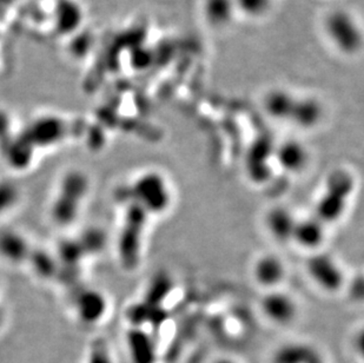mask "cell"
<instances>
[{
	"label": "cell",
	"instance_id": "obj_1",
	"mask_svg": "<svg viewBox=\"0 0 364 363\" xmlns=\"http://www.w3.org/2000/svg\"><path fill=\"white\" fill-rule=\"evenodd\" d=\"M354 190L355 181L351 172L342 169L331 172L326 179L322 196L316 203V218L326 225L337 222L343 216Z\"/></svg>",
	"mask_w": 364,
	"mask_h": 363
},
{
	"label": "cell",
	"instance_id": "obj_2",
	"mask_svg": "<svg viewBox=\"0 0 364 363\" xmlns=\"http://www.w3.org/2000/svg\"><path fill=\"white\" fill-rule=\"evenodd\" d=\"M131 203L151 215L164 213L171 206L172 196L168 182L161 172H147L131 185Z\"/></svg>",
	"mask_w": 364,
	"mask_h": 363
},
{
	"label": "cell",
	"instance_id": "obj_3",
	"mask_svg": "<svg viewBox=\"0 0 364 363\" xmlns=\"http://www.w3.org/2000/svg\"><path fill=\"white\" fill-rule=\"evenodd\" d=\"M147 218L149 215L142 208L136 206L135 203H130L118 247L123 266L126 267L127 269L135 268L140 261V249Z\"/></svg>",
	"mask_w": 364,
	"mask_h": 363
},
{
	"label": "cell",
	"instance_id": "obj_4",
	"mask_svg": "<svg viewBox=\"0 0 364 363\" xmlns=\"http://www.w3.org/2000/svg\"><path fill=\"white\" fill-rule=\"evenodd\" d=\"M305 269L312 282L326 293H339L346 284V276L340 264L324 252L312 254L307 259Z\"/></svg>",
	"mask_w": 364,
	"mask_h": 363
},
{
	"label": "cell",
	"instance_id": "obj_5",
	"mask_svg": "<svg viewBox=\"0 0 364 363\" xmlns=\"http://www.w3.org/2000/svg\"><path fill=\"white\" fill-rule=\"evenodd\" d=\"M86 188H88V182L84 176L79 174H74L65 181L62 186V192H64V195L62 194L53 209L57 222L63 224L71 222V218L74 220L81 203L78 201L83 199Z\"/></svg>",
	"mask_w": 364,
	"mask_h": 363
},
{
	"label": "cell",
	"instance_id": "obj_6",
	"mask_svg": "<svg viewBox=\"0 0 364 363\" xmlns=\"http://www.w3.org/2000/svg\"><path fill=\"white\" fill-rule=\"evenodd\" d=\"M266 318L278 325H287L297 318L298 306L294 297L280 290H270L261 301Z\"/></svg>",
	"mask_w": 364,
	"mask_h": 363
},
{
	"label": "cell",
	"instance_id": "obj_7",
	"mask_svg": "<svg viewBox=\"0 0 364 363\" xmlns=\"http://www.w3.org/2000/svg\"><path fill=\"white\" fill-rule=\"evenodd\" d=\"M287 269L278 256L266 254L257 259L252 267V276L257 284L266 289H277L285 279Z\"/></svg>",
	"mask_w": 364,
	"mask_h": 363
},
{
	"label": "cell",
	"instance_id": "obj_8",
	"mask_svg": "<svg viewBox=\"0 0 364 363\" xmlns=\"http://www.w3.org/2000/svg\"><path fill=\"white\" fill-rule=\"evenodd\" d=\"M326 224L315 216L297 220L291 241L307 250H316L326 240Z\"/></svg>",
	"mask_w": 364,
	"mask_h": 363
},
{
	"label": "cell",
	"instance_id": "obj_9",
	"mask_svg": "<svg viewBox=\"0 0 364 363\" xmlns=\"http://www.w3.org/2000/svg\"><path fill=\"white\" fill-rule=\"evenodd\" d=\"M273 157L284 172L298 174L308 165V149L297 140H287L275 149Z\"/></svg>",
	"mask_w": 364,
	"mask_h": 363
},
{
	"label": "cell",
	"instance_id": "obj_10",
	"mask_svg": "<svg viewBox=\"0 0 364 363\" xmlns=\"http://www.w3.org/2000/svg\"><path fill=\"white\" fill-rule=\"evenodd\" d=\"M264 222H266V229L273 238L280 243H284V242L291 241L297 218L287 208L273 206L266 213Z\"/></svg>",
	"mask_w": 364,
	"mask_h": 363
},
{
	"label": "cell",
	"instance_id": "obj_11",
	"mask_svg": "<svg viewBox=\"0 0 364 363\" xmlns=\"http://www.w3.org/2000/svg\"><path fill=\"white\" fill-rule=\"evenodd\" d=\"M271 363H324L321 354L307 343L291 342L275 352Z\"/></svg>",
	"mask_w": 364,
	"mask_h": 363
},
{
	"label": "cell",
	"instance_id": "obj_12",
	"mask_svg": "<svg viewBox=\"0 0 364 363\" xmlns=\"http://www.w3.org/2000/svg\"><path fill=\"white\" fill-rule=\"evenodd\" d=\"M131 357L135 363H154L157 350L154 340L143 329H132L127 335Z\"/></svg>",
	"mask_w": 364,
	"mask_h": 363
},
{
	"label": "cell",
	"instance_id": "obj_13",
	"mask_svg": "<svg viewBox=\"0 0 364 363\" xmlns=\"http://www.w3.org/2000/svg\"><path fill=\"white\" fill-rule=\"evenodd\" d=\"M322 118V108L312 99H296L290 121L300 128L309 129L319 124Z\"/></svg>",
	"mask_w": 364,
	"mask_h": 363
},
{
	"label": "cell",
	"instance_id": "obj_14",
	"mask_svg": "<svg viewBox=\"0 0 364 363\" xmlns=\"http://www.w3.org/2000/svg\"><path fill=\"white\" fill-rule=\"evenodd\" d=\"M106 298L97 291L85 293L78 301L79 315L89 322L98 321L106 313Z\"/></svg>",
	"mask_w": 364,
	"mask_h": 363
},
{
	"label": "cell",
	"instance_id": "obj_15",
	"mask_svg": "<svg viewBox=\"0 0 364 363\" xmlns=\"http://www.w3.org/2000/svg\"><path fill=\"white\" fill-rule=\"evenodd\" d=\"M295 103L296 99L290 94L277 92V94H270L269 98L266 99V108L273 118L289 121L294 110Z\"/></svg>",
	"mask_w": 364,
	"mask_h": 363
},
{
	"label": "cell",
	"instance_id": "obj_16",
	"mask_svg": "<svg viewBox=\"0 0 364 363\" xmlns=\"http://www.w3.org/2000/svg\"><path fill=\"white\" fill-rule=\"evenodd\" d=\"M171 288V279L166 274L154 276L150 286L147 288L145 303L151 307H161V302L165 297H168Z\"/></svg>",
	"mask_w": 364,
	"mask_h": 363
},
{
	"label": "cell",
	"instance_id": "obj_17",
	"mask_svg": "<svg viewBox=\"0 0 364 363\" xmlns=\"http://www.w3.org/2000/svg\"><path fill=\"white\" fill-rule=\"evenodd\" d=\"M273 0H235L236 11L248 17L259 18L269 13Z\"/></svg>",
	"mask_w": 364,
	"mask_h": 363
},
{
	"label": "cell",
	"instance_id": "obj_18",
	"mask_svg": "<svg viewBox=\"0 0 364 363\" xmlns=\"http://www.w3.org/2000/svg\"><path fill=\"white\" fill-rule=\"evenodd\" d=\"M216 363H234V362H232V361H228V360H222V361H218V362H216Z\"/></svg>",
	"mask_w": 364,
	"mask_h": 363
}]
</instances>
